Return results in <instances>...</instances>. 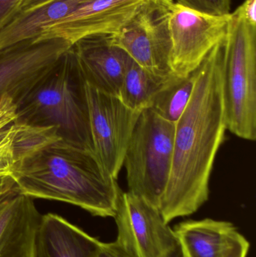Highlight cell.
Returning <instances> with one entry per match:
<instances>
[{
  "label": "cell",
  "mask_w": 256,
  "mask_h": 257,
  "mask_svg": "<svg viewBox=\"0 0 256 257\" xmlns=\"http://www.w3.org/2000/svg\"><path fill=\"white\" fill-rule=\"evenodd\" d=\"M223 96L227 130L240 139H256V27L236 11L225 37Z\"/></svg>",
  "instance_id": "277c9868"
},
{
  "label": "cell",
  "mask_w": 256,
  "mask_h": 257,
  "mask_svg": "<svg viewBox=\"0 0 256 257\" xmlns=\"http://www.w3.org/2000/svg\"><path fill=\"white\" fill-rule=\"evenodd\" d=\"M16 105L14 123L54 126L62 140L94 152L86 82L72 47Z\"/></svg>",
  "instance_id": "3957f363"
},
{
  "label": "cell",
  "mask_w": 256,
  "mask_h": 257,
  "mask_svg": "<svg viewBox=\"0 0 256 257\" xmlns=\"http://www.w3.org/2000/svg\"><path fill=\"white\" fill-rule=\"evenodd\" d=\"M22 2L23 0H0V31L18 15Z\"/></svg>",
  "instance_id": "7402d4cb"
},
{
  "label": "cell",
  "mask_w": 256,
  "mask_h": 257,
  "mask_svg": "<svg viewBox=\"0 0 256 257\" xmlns=\"http://www.w3.org/2000/svg\"><path fill=\"white\" fill-rule=\"evenodd\" d=\"M86 93L95 154L117 180L141 111L130 109L120 98L99 91L87 83Z\"/></svg>",
  "instance_id": "52a82bcc"
},
{
  "label": "cell",
  "mask_w": 256,
  "mask_h": 257,
  "mask_svg": "<svg viewBox=\"0 0 256 257\" xmlns=\"http://www.w3.org/2000/svg\"><path fill=\"white\" fill-rule=\"evenodd\" d=\"M60 38L24 41L0 51V100L9 95L16 104L72 47Z\"/></svg>",
  "instance_id": "30bf717a"
},
{
  "label": "cell",
  "mask_w": 256,
  "mask_h": 257,
  "mask_svg": "<svg viewBox=\"0 0 256 257\" xmlns=\"http://www.w3.org/2000/svg\"><path fill=\"white\" fill-rule=\"evenodd\" d=\"M229 16L199 13L174 2L169 18L173 73L185 77L198 69L215 45L225 38Z\"/></svg>",
  "instance_id": "9c48e42d"
},
{
  "label": "cell",
  "mask_w": 256,
  "mask_h": 257,
  "mask_svg": "<svg viewBox=\"0 0 256 257\" xmlns=\"http://www.w3.org/2000/svg\"><path fill=\"white\" fill-rule=\"evenodd\" d=\"M198 76V69L185 77L175 76L157 93L150 108L164 120L176 122L186 109Z\"/></svg>",
  "instance_id": "ac0fdd59"
},
{
  "label": "cell",
  "mask_w": 256,
  "mask_h": 257,
  "mask_svg": "<svg viewBox=\"0 0 256 257\" xmlns=\"http://www.w3.org/2000/svg\"><path fill=\"white\" fill-rule=\"evenodd\" d=\"M174 0H144L120 31L112 35L114 45L135 63L155 75H175L171 68L169 18Z\"/></svg>",
  "instance_id": "8992f818"
},
{
  "label": "cell",
  "mask_w": 256,
  "mask_h": 257,
  "mask_svg": "<svg viewBox=\"0 0 256 257\" xmlns=\"http://www.w3.org/2000/svg\"><path fill=\"white\" fill-rule=\"evenodd\" d=\"M95 257H131L119 245L117 241L105 243L100 241Z\"/></svg>",
  "instance_id": "cb8c5ba5"
},
{
  "label": "cell",
  "mask_w": 256,
  "mask_h": 257,
  "mask_svg": "<svg viewBox=\"0 0 256 257\" xmlns=\"http://www.w3.org/2000/svg\"><path fill=\"white\" fill-rule=\"evenodd\" d=\"M41 216L33 199L20 193L0 206V257H36Z\"/></svg>",
  "instance_id": "4fadbf2b"
},
{
  "label": "cell",
  "mask_w": 256,
  "mask_h": 257,
  "mask_svg": "<svg viewBox=\"0 0 256 257\" xmlns=\"http://www.w3.org/2000/svg\"><path fill=\"white\" fill-rule=\"evenodd\" d=\"M21 194L76 205L92 215L114 217L120 189L94 152L57 141L14 164Z\"/></svg>",
  "instance_id": "7a4b0ae2"
},
{
  "label": "cell",
  "mask_w": 256,
  "mask_h": 257,
  "mask_svg": "<svg viewBox=\"0 0 256 257\" xmlns=\"http://www.w3.org/2000/svg\"><path fill=\"white\" fill-rule=\"evenodd\" d=\"M175 3L191 10L212 16H228L231 0H177Z\"/></svg>",
  "instance_id": "ffe728a7"
},
{
  "label": "cell",
  "mask_w": 256,
  "mask_h": 257,
  "mask_svg": "<svg viewBox=\"0 0 256 257\" xmlns=\"http://www.w3.org/2000/svg\"><path fill=\"white\" fill-rule=\"evenodd\" d=\"M174 133L175 123L146 108L138 117L125 154L128 192L158 208L171 175Z\"/></svg>",
  "instance_id": "5b68a950"
},
{
  "label": "cell",
  "mask_w": 256,
  "mask_h": 257,
  "mask_svg": "<svg viewBox=\"0 0 256 257\" xmlns=\"http://www.w3.org/2000/svg\"><path fill=\"white\" fill-rule=\"evenodd\" d=\"M13 123L0 133V178L12 175L14 167L12 154Z\"/></svg>",
  "instance_id": "44dd1931"
},
{
  "label": "cell",
  "mask_w": 256,
  "mask_h": 257,
  "mask_svg": "<svg viewBox=\"0 0 256 257\" xmlns=\"http://www.w3.org/2000/svg\"><path fill=\"white\" fill-rule=\"evenodd\" d=\"M224 54L225 38L198 66L190 100L176 122L171 175L159 207L167 223L194 214L208 200L210 175L227 130Z\"/></svg>",
  "instance_id": "6da1fadb"
},
{
  "label": "cell",
  "mask_w": 256,
  "mask_h": 257,
  "mask_svg": "<svg viewBox=\"0 0 256 257\" xmlns=\"http://www.w3.org/2000/svg\"><path fill=\"white\" fill-rule=\"evenodd\" d=\"M176 75H155L131 60L125 74L119 98L126 106L136 111L149 108L157 93Z\"/></svg>",
  "instance_id": "e0dca14e"
},
{
  "label": "cell",
  "mask_w": 256,
  "mask_h": 257,
  "mask_svg": "<svg viewBox=\"0 0 256 257\" xmlns=\"http://www.w3.org/2000/svg\"><path fill=\"white\" fill-rule=\"evenodd\" d=\"M235 11L246 22L256 27V0H244Z\"/></svg>",
  "instance_id": "484cf974"
},
{
  "label": "cell",
  "mask_w": 256,
  "mask_h": 257,
  "mask_svg": "<svg viewBox=\"0 0 256 257\" xmlns=\"http://www.w3.org/2000/svg\"><path fill=\"white\" fill-rule=\"evenodd\" d=\"M144 0H90L64 19L42 31L36 40L60 38L73 45L87 36L115 34Z\"/></svg>",
  "instance_id": "8fae6325"
},
{
  "label": "cell",
  "mask_w": 256,
  "mask_h": 257,
  "mask_svg": "<svg viewBox=\"0 0 256 257\" xmlns=\"http://www.w3.org/2000/svg\"><path fill=\"white\" fill-rule=\"evenodd\" d=\"M90 0H52L19 13L0 31V51L24 41L39 39L47 27L62 21Z\"/></svg>",
  "instance_id": "2e32d148"
},
{
  "label": "cell",
  "mask_w": 256,
  "mask_h": 257,
  "mask_svg": "<svg viewBox=\"0 0 256 257\" xmlns=\"http://www.w3.org/2000/svg\"><path fill=\"white\" fill-rule=\"evenodd\" d=\"M249 249V241L238 232L231 240L224 257H246Z\"/></svg>",
  "instance_id": "603a6c76"
},
{
  "label": "cell",
  "mask_w": 256,
  "mask_h": 257,
  "mask_svg": "<svg viewBox=\"0 0 256 257\" xmlns=\"http://www.w3.org/2000/svg\"><path fill=\"white\" fill-rule=\"evenodd\" d=\"M159 257H183V252L180 244L177 243L174 247L161 255Z\"/></svg>",
  "instance_id": "83f0119b"
},
{
  "label": "cell",
  "mask_w": 256,
  "mask_h": 257,
  "mask_svg": "<svg viewBox=\"0 0 256 257\" xmlns=\"http://www.w3.org/2000/svg\"><path fill=\"white\" fill-rule=\"evenodd\" d=\"M12 154L14 164L36 151L60 140L54 126H40L26 123H13Z\"/></svg>",
  "instance_id": "d6986e66"
},
{
  "label": "cell",
  "mask_w": 256,
  "mask_h": 257,
  "mask_svg": "<svg viewBox=\"0 0 256 257\" xmlns=\"http://www.w3.org/2000/svg\"><path fill=\"white\" fill-rule=\"evenodd\" d=\"M116 241L131 257H159L178 243L159 208L120 190L115 215Z\"/></svg>",
  "instance_id": "ba28073f"
},
{
  "label": "cell",
  "mask_w": 256,
  "mask_h": 257,
  "mask_svg": "<svg viewBox=\"0 0 256 257\" xmlns=\"http://www.w3.org/2000/svg\"><path fill=\"white\" fill-rule=\"evenodd\" d=\"M112 35L85 36L72 48L85 82L99 91L119 97L132 58L114 45Z\"/></svg>",
  "instance_id": "7c38bea8"
},
{
  "label": "cell",
  "mask_w": 256,
  "mask_h": 257,
  "mask_svg": "<svg viewBox=\"0 0 256 257\" xmlns=\"http://www.w3.org/2000/svg\"><path fill=\"white\" fill-rule=\"evenodd\" d=\"M51 1L52 0H23L18 14L30 12Z\"/></svg>",
  "instance_id": "4316f807"
},
{
  "label": "cell",
  "mask_w": 256,
  "mask_h": 257,
  "mask_svg": "<svg viewBox=\"0 0 256 257\" xmlns=\"http://www.w3.org/2000/svg\"><path fill=\"white\" fill-rule=\"evenodd\" d=\"M19 193L18 186L11 175L0 178V206L8 199Z\"/></svg>",
  "instance_id": "d4e9b609"
},
{
  "label": "cell",
  "mask_w": 256,
  "mask_h": 257,
  "mask_svg": "<svg viewBox=\"0 0 256 257\" xmlns=\"http://www.w3.org/2000/svg\"><path fill=\"white\" fill-rule=\"evenodd\" d=\"M98 238L58 214L41 216L36 237V257H95Z\"/></svg>",
  "instance_id": "5bb4252c"
},
{
  "label": "cell",
  "mask_w": 256,
  "mask_h": 257,
  "mask_svg": "<svg viewBox=\"0 0 256 257\" xmlns=\"http://www.w3.org/2000/svg\"><path fill=\"white\" fill-rule=\"evenodd\" d=\"M174 230L183 257H224L237 228L228 221L206 218L186 220Z\"/></svg>",
  "instance_id": "9a60e30c"
}]
</instances>
